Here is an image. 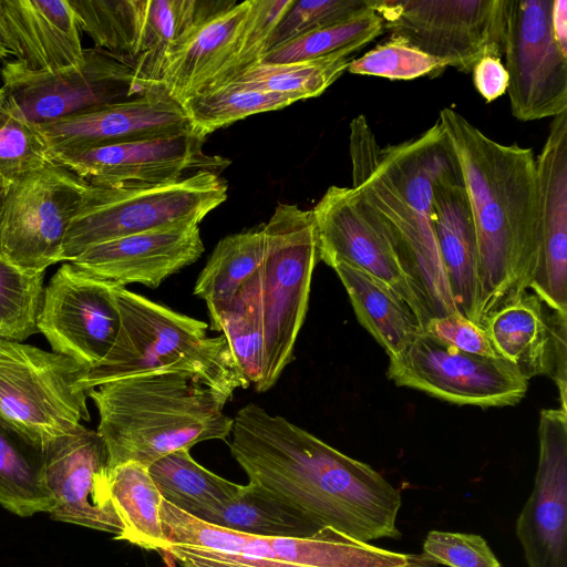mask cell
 Listing matches in <instances>:
<instances>
[{"label":"cell","instance_id":"cell-17","mask_svg":"<svg viewBox=\"0 0 567 567\" xmlns=\"http://www.w3.org/2000/svg\"><path fill=\"white\" fill-rule=\"evenodd\" d=\"M204 141L190 132L94 147L55 156L52 161L66 166L91 185L156 186L203 171L220 174L230 161L204 153Z\"/></svg>","mask_w":567,"mask_h":567},{"label":"cell","instance_id":"cell-32","mask_svg":"<svg viewBox=\"0 0 567 567\" xmlns=\"http://www.w3.org/2000/svg\"><path fill=\"white\" fill-rule=\"evenodd\" d=\"M147 468L163 499L197 519L231 499L240 487L198 464L189 449L172 452Z\"/></svg>","mask_w":567,"mask_h":567},{"label":"cell","instance_id":"cell-12","mask_svg":"<svg viewBox=\"0 0 567 567\" xmlns=\"http://www.w3.org/2000/svg\"><path fill=\"white\" fill-rule=\"evenodd\" d=\"M161 516L172 545H182L295 567H402L411 554L362 543L326 528L312 537H265L203 522L163 499Z\"/></svg>","mask_w":567,"mask_h":567},{"label":"cell","instance_id":"cell-14","mask_svg":"<svg viewBox=\"0 0 567 567\" xmlns=\"http://www.w3.org/2000/svg\"><path fill=\"white\" fill-rule=\"evenodd\" d=\"M554 0H505L503 54L511 111L523 122L567 112V48L553 27Z\"/></svg>","mask_w":567,"mask_h":567},{"label":"cell","instance_id":"cell-35","mask_svg":"<svg viewBox=\"0 0 567 567\" xmlns=\"http://www.w3.org/2000/svg\"><path fill=\"white\" fill-rule=\"evenodd\" d=\"M352 60L349 54L336 53L297 62H259L223 85L291 94L306 100L322 94L348 70Z\"/></svg>","mask_w":567,"mask_h":567},{"label":"cell","instance_id":"cell-11","mask_svg":"<svg viewBox=\"0 0 567 567\" xmlns=\"http://www.w3.org/2000/svg\"><path fill=\"white\" fill-rule=\"evenodd\" d=\"M0 75L3 91L35 125L128 100L148 86L124 58L97 48L84 49L81 63L53 71L6 61Z\"/></svg>","mask_w":567,"mask_h":567},{"label":"cell","instance_id":"cell-28","mask_svg":"<svg viewBox=\"0 0 567 567\" xmlns=\"http://www.w3.org/2000/svg\"><path fill=\"white\" fill-rule=\"evenodd\" d=\"M241 534L265 537H312L319 528L302 512L264 487L240 485L236 495L200 519Z\"/></svg>","mask_w":567,"mask_h":567},{"label":"cell","instance_id":"cell-18","mask_svg":"<svg viewBox=\"0 0 567 567\" xmlns=\"http://www.w3.org/2000/svg\"><path fill=\"white\" fill-rule=\"evenodd\" d=\"M319 260L343 261L391 287L413 310L423 329L429 321L399 257L352 187L330 186L313 207Z\"/></svg>","mask_w":567,"mask_h":567},{"label":"cell","instance_id":"cell-13","mask_svg":"<svg viewBox=\"0 0 567 567\" xmlns=\"http://www.w3.org/2000/svg\"><path fill=\"white\" fill-rule=\"evenodd\" d=\"M386 375L399 386L484 409L515 405L528 389V380L505 359L463 352L425 331L389 357Z\"/></svg>","mask_w":567,"mask_h":567},{"label":"cell","instance_id":"cell-29","mask_svg":"<svg viewBox=\"0 0 567 567\" xmlns=\"http://www.w3.org/2000/svg\"><path fill=\"white\" fill-rule=\"evenodd\" d=\"M111 497L122 522L125 540L146 550L164 551L171 544L164 533L163 497L148 468L128 462L109 468Z\"/></svg>","mask_w":567,"mask_h":567},{"label":"cell","instance_id":"cell-27","mask_svg":"<svg viewBox=\"0 0 567 567\" xmlns=\"http://www.w3.org/2000/svg\"><path fill=\"white\" fill-rule=\"evenodd\" d=\"M331 268L346 288L358 321L388 357L402 352L424 331L416 315L391 287L343 261Z\"/></svg>","mask_w":567,"mask_h":567},{"label":"cell","instance_id":"cell-34","mask_svg":"<svg viewBox=\"0 0 567 567\" xmlns=\"http://www.w3.org/2000/svg\"><path fill=\"white\" fill-rule=\"evenodd\" d=\"M264 249L262 227L221 238L197 277L194 295L206 303L227 302L259 270Z\"/></svg>","mask_w":567,"mask_h":567},{"label":"cell","instance_id":"cell-5","mask_svg":"<svg viewBox=\"0 0 567 567\" xmlns=\"http://www.w3.org/2000/svg\"><path fill=\"white\" fill-rule=\"evenodd\" d=\"M120 330L104 360L79 381L85 392L112 380L152 372H182L227 401L249 384L224 334L208 337L207 323L113 285Z\"/></svg>","mask_w":567,"mask_h":567},{"label":"cell","instance_id":"cell-19","mask_svg":"<svg viewBox=\"0 0 567 567\" xmlns=\"http://www.w3.org/2000/svg\"><path fill=\"white\" fill-rule=\"evenodd\" d=\"M533 491L516 520L528 567H567V411L543 409Z\"/></svg>","mask_w":567,"mask_h":567},{"label":"cell","instance_id":"cell-40","mask_svg":"<svg viewBox=\"0 0 567 567\" xmlns=\"http://www.w3.org/2000/svg\"><path fill=\"white\" fill-rule=\"evenodd\" d=\"M377 4L378 0H290L269 37L266 53L309 32L375 10Z\"/></svg>","mask_w":567,"mask_h":567},{"label":"cell","instance_id":"cell-16","mask_svg":"<svg viewBox=\"0 0 567 567\" xmlns=\"http://www.w3.org/2000/svg\"><path fill=\"white\" fill-rule=\"evenodd\" d=\"M44 476L54 520L114 535L123 533L109 483L105 443L83 424L43 445Z\"/></svg>","mask_w":567,"mask_h":567},{"label":"cell","instance_id":"cell-26","mask_svg":"<svg viewBox=\"0 0 567 567\" xmlns=\"http://www.w3.org/2000/svg\"><path fill=\"white\" fill-rule=\"evenodd\" d=\"M250 4L237 2L199 24L165 55L150 84L181 104L207 89L234 59Z\"/></svg>","mask_w":567,"mask_h":567},{"label":"cell","instance_id":"cell-30","mask_svg":"<svg viewBox=\"0 0 567 567\" xmlns=\"http://www.w3.org/2000/svg\"><path fill=\"white\" fill-rule=\"evenodd\" d=\"M81 32L94 48L124 58L133 68L146 53L148 0H69Z\"/></svg>","mask_w":567,"mask_h":567},{"label":"cell","instance_id":"cell-10","mask_svg":"<svg viewBox=\"0 0 567 567\" xmlns=\"http://www.w3.org/2000/svg\"><path fill=\"white\" fill-rule=\"evenodd\" d=\"M505 0H378L389 40L472 73L483 58L503 55Z\"/></svg>","mask_w":567,"mask_h":567},{"label":"cell","instance_id":"cell-38","mask_svg":"<svg viewBox=\"0 0 567 567\" xmlns=\"http://www.w3.org/2000/svg\"><path fill=\"white\" fill-rule=\"evenodd\" d=\"M51 161L38 125L0 87V189Z\"/></svg>","mask_w":567,"mask_h":567},{"label":"cell","instance_id":"cell-31","mask_svg":"<svg viewBox=\"0 0 567 567\" xmlns=\"http://www.w3.org/2000/svg\"><path fill=\"white\" fill-rule=\"evenodd\" d=\"M209 328L225 336L246 382L256 386L265 367L260 310V272H255L227 302L206 303Z\"/></svg>","mask_w":567,"mask_h":567},{"label":"cell","instance_id":"cell-47","mask_svg":"<svg viewBox=\"0 0 567 567\" xmlns=\"http://www.w3.org/2000/svg\"><path fill=\"white\" fill-rule=\"evenodd\" d=\"M553 27L559 43L567 48V1L554 0Z\"/></svg>","mask_w":567,"mask_h":567},{"label":"cell","instance_id":"cell-43","mask_svg":"<svg viewBox=\"0 0 567 567\" xmlns=\"http://www.w3.org/2000/svg\"><path fill=\"white\" fill-rule=\"evenodd\" d=\"M422 554L449 567H502L486 540L476 534L431 530Z\"/></svg>","mask_w":567,"mask_h":567},{"label":"cell","instance_id":"cell-41","mask_svg":"<svg viewBox=\"0 0 567 567\" xmlns=\"http://www.w3.org/2000/svg\"><path fill=\"white\" fill-rule=\"evenodd\" d=\"M444 70L432 56L404 43L388 40L353 59L347 71L390 80H413L425 75L433 78Z\"/></svg>","mask_w":567,"mask_h":567},{"label":"cell","instance_id":"cell-2","mask_svg":"<svg viewBox=\"0 0 567 567\" xmlns=\"http://www.w3.org/2000/svg\"><path fill=\"white\" fill-rule=\"evenodd\" d=\"M471 204L480 260V322L529 288L542 248L536 157L494 141L452 107L439 121Z\"/></svg>","mask_w":567,"mask_h":567},{"label":"cell","instance_id":"cell-8","mask_svg":"<svg viewBox=\"0 0 567 567\" xmlns=\"http://www.w3.org/2000/svg\"><path fill=\"white\" fill-rule=\"evenodd\" d=\"M89 369L54 351L0 339V421L43 446L90 420Z\"/></svg>","mask_w":567,"mask_h":567},{"label":"cell","instance_id":"cell-3","mask_svg":"<svg viewBox=\"0 0 567 567\" xmlns=\"http://www.w3.org/2000/svg\"><path fill=\"white\" fill-rule=\"evenodd\" d=\"M352 189L392 244L430 319L458 313L431 220L433 181L453 151L439 122L380 147L363 114L350 123Z\"/></svg>","mask_w":567,"mask_h":567},{"label":"cell","instance_id":"cell-33","mask_svg":"<svg viewBox=\"0 0 567 567\" xmlns=\"http://www.w3.org/2000/svg\"><path fill=\"white\" fill-rule=\"evenodd\" d=\"M0 505L22 516L50 513L52 496L44 476L43 446L0 421Z\"/></svg>","mask_w":567,"mask_h":567},{"label":"cell","instance_id":"cell-6","mask_svg":"<svg viewBox=\"0 0 567 567\" xmlns=\"http://www.w3.org/2000/svg\"><path fill=\"white\" fill-rule=\"evenodd\" d=\"M262 233L265 249L259 272L265 367L255 386L257 392L272 388L293 358L319 260L312 210L279 204Z\"/></svg>","mask_w":567,"mask_h":567},{"label":"cell","instance_id":"cell-23","mask_svg":"<svg viewBox=\"0 0 567 567\" xmlns=\"http://www.w3.org/2000/svg\"><path fill=\"white\" fill-rule=\"evenodd\" d=\"M431 220L454 306L461 316L481 326L477 239L454 152L434 177Z\"/></svg>","mask_w":567,"mask_h":567},{"label":"cell","instance_id":"cell-9","mask_svg":"<svg viewBox=\"0 0 567 567\" xmlns=\"http://www.w3.org/2000/svg\"><path fill=\"white\" fill-rule=\"evenodd\" d=\"M86 182L51 161L0 189V259L45 271L63 261V243Z\"/></svg>","mask_w":567,"mask_h":567},{"label":"cell","instance_id":"cell-44","mask_svg":"<svg viewBox=\"0 0 567 567\" xmlns=\"http://www.w3.org/2000/svg\"><path fill=\"white\" fill-rule=\"evenodd\" d=\"M424 331L466 353L487 358L499 357L486 331L460 313L430 319Z\"/></svg>","mask_w":567,"mask_h":567},{"label":"cell","instance_id":"cell-46","mask_svg":"<svg viewBox=\"0 0 567 567\" xmlns=\"http://www.w3.org/2000/svg\"><path fill=\"white\" fill-rule=\"evenodd\" d=\"M174 567H249L239 563L214 558L199 553L193 547L172 545L164 551Z\"/></svg>","mask_w":567,"mask_h":567},{"label":"cell","instance_id":"cell-42","mask_svg":"<svg viewBox=\"0 0 567 567\" xmlns=\"http://www.w3.org/2000/svg\"><path fill=\"white\" fill-rule=\"evenodd\" d=\"M289 2L290 0H251L249 13L234 59L224 72L204 91L227 83L260 62L267 52L269 37Z\"/></svg>","mask_w":567,"mask_h":567},{"label":"cell","instance_id":"cell-22","mask_svg":"<svg viewBox=\"0 0 567 567\" xmlns=\"http://www.w3.org/2000/svg\"><path fill=\"white\" fill-rule=\"evenodd\" d=\"M203 252L199 225H186L101 243L69 262L115 286L141 284L155 289L173 274L194 264Z\"/></svg>","mask_w":567,"mask_h":567},{"label":"cell","instance_id":"cell-36","mask_svg":"<svg viewBox=\"0 0 567 567\" xmlns=\"http://www.w3.org/2000/svg\"><path fill=\"white\" fill-rule=\"evenodd\" d=\"M300 101L291 94L220 85L200 92L182 105L194 134L206 138L214 131L250 115L280 110Z\"/></svg>","mask_w":567,"mask_h":567},{"label":"cell","instance_id":"cell-20","mask_svg":"<svg viewBox=\"0 0 567 567\" xmlns=\"http://www.w3.org/2000/svg\"><path fill=\"white\" fill-rule=\"evenodd\" d=\"M51 158L90 148L190 133L183 105L159 84L128 100L38 125Z\"/></svg>","mask_w":567,"mask_h":567},{"label":"cell","instance_id":"cell-1","mask_svg":"<svg viewBox=\"0 0 567 567\" xmlns=\"http://www.w3.org/2000/svg\"><path fill=\"white\" fill-rule=\"evenodd\" d=\"M230 452L248 482L289 503L319 528L369 543L400 538V492L368 464L256 403L233 419Z\"/></svg>","mask_w":567,"mask_h":567},{"label":"cell","instance_id":"cell-39","mask_svg":"<svg viewBox=\"0 0 567 567\" xmlns=\"http://www.w3.org/2000/svg\"><path fill=\"white\" fill-rule=\"evenodd\" d=\"M44 274L0 259V339L21 342L38 331Z\"/></svg>","mask_w":567,"mask_h":567},{"label":"cell","instance_id":"cell-4","mask_svg":"<svg viewBox=\"0 0 567 567\" xmlns=\"http://www.w3.org/2000/svg\"><path fill=\"white\" fill-rule=\"evenodd\" d=\"M99 412L97 432L109 468L134 462L148 467L161 457L208 440H226L228 402L195 377L152 372L103 383L87 391Z\"/></svg>","mask_w":567,"mask_h":567},{"label":"cell","instance_id":"cell-25","mask_svg":"<svg viewBox=\"0 0 567 567\" xmlns=\"http://www.w3.org/2000/svg\"><path fill=\"white\" fill-rule=\"evenodd\" d=\"M0 40L8 55L32 70L53 71L84 59L69 0H0Z\"/></svg>","mask_w":567,"mask_h":567},{"label":"cell","instance_id":"cell-48","mask_svg":"<svg viewBox=\"0 0 567 567\" xmlns=\"http://www.w3.org/2000/svg\"><path fill=\"white\" fill-rule=\"evenodd\" d=\"M8 56V52L0 40V70L4 63V59Z\"/></svg>","mask_w":567,"mask_h":567},{"label":"cell","instance_id":"cell-7","mask_svg":"<svg viewBox=\"0 0 567 567\" xmlns=\"http://www.w3.org/2000/svg\"><path fill=\"white\" fill-rule=\"evenodd\" d=\"M226 199L225 181L208 171L146 187H106L87 183L63 243V261L73 260L91 246L121 237L199 225Z\"/></svg>","mask_w":567,"mask_h":567},{"label":"cell","instance_id":"cell-45","mask_svg":"<svg viewBox=\"0 0 567 567\" xmlns=\"http://www.w3.org/2000/svg\"><path fill=\"white\" fill-rule=\"evenodd\" d=\"M473 82L486 102H493L507 92L508 74L501 59L486 56L474 66Z\"/></svg>","mask_w":567,"mask_h":567},{"label":"cell","instance_id":"cell-21","mask_svg":"<svg viewBox=\"0 0 567 567\" xmlns=\"http://www.w3.org/2000/svg\"><path fill=\"white\" fill-rule=\"evenodd\" d=\"M482 328L497 354L527 380L550 377L567 411V315L548 308L530 289L488 315Z\"/></svg>","mask_w":567,"mask_h":567},{"label":"cell","instance_id":"cell-24","mask_svg":"<svg viewBox=\"0 0 567 567\" xmlns=\"http://www.w3.org/2000/svg\"><path fill=\"white\" fill-rule=\"evenodd\" d=\"M536 168L542 248L528 289L551 310L567 315V112L554 117Z\"/></svg>","mask_w":567,"mask_h":567},{"label":"cell","instance_id":"cell-37","mask_svg":"<svg viewBox=\"0 0 567 567\" xmlns=\"http://www.w3.org/2000/svg\"><path fill=\"white\" fill-rule=\"evenodd\" d=\"M382 18L370 10L309 32L266 53L260 63H286L346 53L351 55L384 32Z\"/></svg>","mask_w":567,"mask_h":567},{"label":"cell","instance_id":"cell-15","mask_svg":"<svg viewBox=\"0 0 567 567\" xmlns=\"http://www.w3.org/2000/svg\"><path fill=\"white\" fill-rule=\"evenodd\" d=\"M113 285L64 262L44 288L37 328L54 352L89 370L101 363L120 330Z\"/></svg>","mask_w":567,"mask_h":567}]
</instances>
